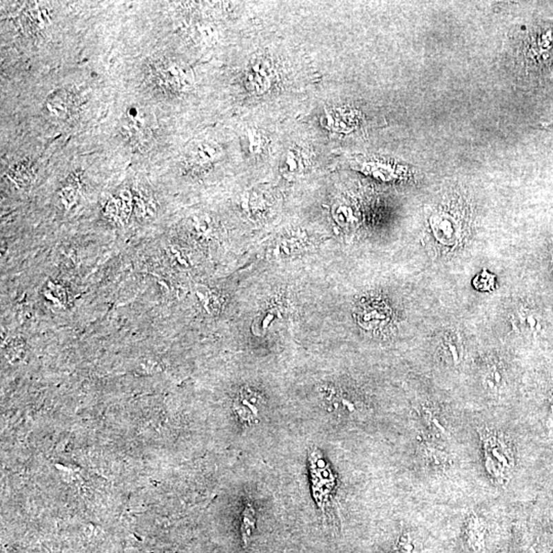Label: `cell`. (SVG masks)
<instances>
[{"label": "cell", "instance_id": "6da1fadb", "mask_svg": "<svg viewBox=\"0 0 553 553\" xmlns=\"http://www.w3.org/2000/svg\"><path fill=\"white\" fill-rule=\"evenodd\" d=\"M485 468L491 479L499 485L510 481L515 466L514 451L505 437L493 430H479Z\"/></svg>", "mask_w": 553, "mask_h": 553}, {"label": "cell", "instance_id": "7a4b0ae2", "mask_svg": "<svg viewBox=\"0 0 553 553\" xmlns=\"http://www.w3.org/2000/svg\"><path fill=\"white\" fill-rule=\"evenodd\" d=\"M463 212L458 211L455 204L445 203L437 206L430 216L428 225L435 243L447 249H455L463 239L466 230Z\"/></svg>", "mask_w": 553, "mask_h": 553}, {"label": "cell", "instance_id": "3957f363", "mask_svg": "<svg viewBox=\"0 0 553 553\" xmlns=\"http://www.w3.org/2000/svg\"><path fill=\"white\" fill-rule=\"evenodd\" d=\"M147 79L160 94H180L190 85L191 77L185 67L169 59H157L148 65Z\"/></svg>", "mask_w": 553, "mask_h": 553}, {"label": "cell", "instance_id": "277c9868", "mask_svg": "<svg viewBox=\"0 0 553 553\" xmlns=\"http://www.w3.org/2000/svg\"><path fill=\"white\" fill-rule=\"evenodd\" d=\"M310 466L313 494L317 506L324 510L331 499L335 479L319 451H314L311 454Z\"/></svg>", "mask_w": 553, "mask_h": 553}, {"label": "cell", "instance_id": "5b68a950", "mask_svg": "<svg viewBox=\"0 0 553 553\" xmlns=\"http://www.w3.org/2000/svg\"><path fill=\"white\" fill-rule=\"evenodd\" d=\"M235 412L244 424L258 422L262 409V399L253 390H244L238 395L234 404Z\"/></svg>", "mask_w": 553, "mask_h": 553}, {"label": "cell", "instance_id": "8992f818", "mask_svg": "<svg viewBox=\"0 0 553 553\" xmlns=\"http://www.w3.org/2000/svg\"><path fill=\"white\" fill-rule=\"evenodd\" d=\"M122 132L125 134L128 140H140L146 134L148 129L147 117L144 111L138 107L132 106L126 112V117L121 125Z\"/></svg>", "mask_w": 553, "mask_h": 553}, {"label": "cell", "instance_id": "52a82bcc", "mask_svg": "<svg viewBox=\"0 0 553 553\" xmlns=\"http://www.w3.org/2000/svg\"><path fill=\"white\" fill-rule=\"evenodd\" d=\"M72 96L64 90H56L48 96L45 109L50 116L56 119H65L69 116L73 108Z\"/></svg>", "mask_w": 553, "mask_h": 553}, {"label": "cell", "instance_id": "ba28073f", "mask_svg": "<svg viewBox=\"0 0 553 553\" xmlns=\"http://www.w3.org/2000/svg\"><path fill=\"white\" fill-rule=\"evenodd\" d=\"M441 355L453 365H459L463 357V342L457 331L448 330L441 334L439 340Z\"/></svg>", "mask_w": 553, "mask_h": 553}, {"label": "cell", "instance_id": "9c48e42d", "mask_svg": "<svg viewBox=\"0 0 553 553\" xmlns=\"http://www.w3.org/2000/svg\"><path fill=\"white\" fill-rule=\"evenodd\" d=\"M220 155V149L210 142L195 143L188 152V159L191 163L198 166H205L216 161Z\"/></svg>", "mask_w": 553, "mask_h": 553}, {"label": "cell", "instance_id": "30bf717a", "mask_svg": "<svg viewBox=\"0 0 553 553\" xmlns=\"http://www.w3.org/2000/svg\"><path fill=\"white\" fill-rule=\"evenodd\" d=\"M8 178L20 187L28 186L35 178V167L29 159L12 164L8 169Z\"/></svg>", "mask_w": 553, "mask_h": 553}, {"label": "cell", "instance_id": "8fae6325", "mask_svg": "<svg viewBox=\"0 0 553 553\" xmlns=\"http://www.w3.org/2000/svg\"><path fill=\"white\" fill-rule=\"evenodd\" d=\"M267 61L258 59L249 69L248 80L250 85L256 92H264L270 85L271 74L269 66H267Z\"/></svg>", "mask_w": 553, "mask_h": 553}, {"label": "cell", "instance_id": "7c38bea8", "mask_svg": "<svg viewBox=\"0 0 553 553\" xmlns=\"http://www.w3.org/2000/svg\"><path fill=\"white\" fill-rule=\"evenodd\" d=\"M515 317H517L515 322L517 321L519 327L523 329L525 334L536 335L541 331L542 325L538 317L540 316L535 311H532L527 306H521L515 313Z\"/></svg>", "mask_w": 553, "mask_h": 553}, {"label": "cell", "instance_id": "4fadbf2b", "mask_svg": "<svg viewBox=\"0 0 553 553\" xmlns=\"http://www.w3.org/2000/svg\"><path fill=\"white\" fill-rule=\"evenodd\" d=\"M483 382L491 390H500V388L503 386V371L498 364H488L485 370Z\"/></svg>", "mask_w": 553, "mask_h": 553}, {"label": "cell", "instance_id": "5bb4252c", "mask_svg": "<svg viewBox=\"0 0 553 553\" xmlns=\"http://www.w3.org/2000/svg\"><path fill=\"white\" fill-rule=\"evenodd\" d=\"M134 209L138 216L142 218H152L155 213V207L153 205L152 198L144 194V192L138 191L134 195Z\"/></svg>", "mask_w": 553, "mask_h": 553}, {"label": "cell", "instance_id": "9a60e30c", "mask_svg": "<svg viewBox=\"0 0 553 553\" xmlns=\"http://www.w3.org/2000/svg\"><path fill=\"white\" fill-rule=\"evenodd\" d=\"M424 453L428 466L437 470H444L450 464L449 457L446 453L432 446H426Z\"/></svg>", "mask_w": 553, "mask_h": 553}, {"label": "cell", "instance_id": "2e32d148", "mask_svg": "<svg viewBox=\"0 0 553 553\" xmlns=\"http://www.w3.org/2000/svg\"><path fill=\"white\" fill-rule=\"evenodd\" d=\"M80 182L79 176H72L71 180L61 190V198L67 207H71L76 202L79 195Z\"/></svg>", "mask_w": 553, "mask_h": 553}, {"label": "cell", "instance_id": "e0dca14e", "mask_svg": "<svg viewBox=\"0 0 553 553\" xmlns=\"http://www.w3.org/2000/svg\"><path fill=\"white\" fill-rule=\"evenodd\" d=\"M255 512L251 505H248L244 510L243 521H242V538L244 543L247 544L255 528Z\"/></svg>", "mask_w": 553, "mask_h": 553}, {"label": "cell", "instance_id": "ac0fdd59", "mask_svg": "<svg viewBox=\"0 0 553 553\" xmlns=\"http://www.w3.org/2000/svg\"><path fill=\"white\" fill-rule=\"evenodd\" d=\"M26 19L33 27L43 28L50 22V14L45 8H40L36 6L27 10Z\"/></svg>", "mask_w": 553, "mask_h": 553}, {"label": "cell", "instance_id": "d6986e66", "mask_svg": "<svg viewBox=\"0 0 553 553\" xmlns=\"http://www.w3.org/2000/svg\"><path fill=\"white\" fill-rule=\"evenodd\" d=\"M424 417L426 424H428V428H430V430H432L435 435H439V437H446L449 435L447 430H446L445 426L441 424V420L439 419V417H437V415H435L434 412L426 409V408H424Z\"/></svg>", "mask_w": 553, "mask_h": 553}, {"label": "cell", "instance_id": "ffe728a7", "mask_svg": "<svg viewBox=\"0 0 553 553\" xmlns=\"http://www.w3.org/2000/svg\"><path fill=\"white\" fill-rule=\"evenodd\" d=\"M414 546L409 535H403L399 538L397 546L393 553H413Z\"/></svg>", "mask_w": 553, "mask_h": 553}, {"label": "cell", "instance_id": "44dd1931", "mask_svg": "<svg viewBox=\"0 0 553 553\" xmlns=\"http://www.w3.org/2000/svg\"><path fill=\"white\" fill-rule=\"evenodd\" d=\"M474 285L477 289L481 290H490L489 287H488L487 284H489L490 286H493L494 284V278L492 277V275L488 274L486 271H483V274L481 276L477 278V280L474 282Z\"/></svg>", "mask_w": 553, "mask_h": 553}]
</instances>
